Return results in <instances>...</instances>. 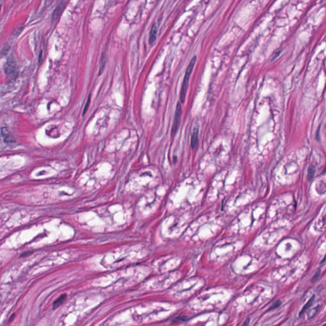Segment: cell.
<instances>
[{
  "label": "cell",
  "mask_w": 326,
  "mask_h": 326,
  "mask_svg": "<svg viewBox=\"0 0 326 326\" xmlns=\"http://www.w3.org/2000/svg\"><path fill=\"white\" fill-rule=\"evenodd\" d=\"M196 59H197V57L196 56L192 58V59L190 60L189 65L187 68V69H186L185 77L184 78L181 91H180V101H181L182 103L185 102L186 94H187V91L188 89L189 78L190 77L192 72H193V68L194 67V65L196 62Z\"/></svg>",
  "instance_id": "1"
},
{
  "label": "cell",
  "mask_w": 326,
  "mask_h": 326,
  "mask_svg": "<svg viewBox=\"0 0 326 326\" xmlns=\"http://www.w3.org/2000/svg\"><path fill=\"white\" fill-rule=\"evenodd\" d=\"M5 72L8 78L10 79H14L16 78L18 69H17L16 62L12 58H10L6 63Z\"/></svg>",
  "instance_id": "2"
},
{
  "label": "cell",
  "mask_w": 326,
  "mask_h": 326,
  "mask_svg": "<svg viewBox=\"0 0 326 326\" xmlns=\"http://www.w3.org/2000/svg\"><path fill=\"white\" fill-rule=\"evenodd\" d=\"M181 115H182V105H181V103H180V102H178L177 108H176L175 114H174L173 126H172V130H171L172 136H174V135H175L176 133L178 131L179 125L180 123V119H181Z\"/></svg>",
  "instance_id": "3"
},
{
  "label": "cell",
  "mask_w": 326,
  "mask_h": 326,
  "mask_svg": "<svg viewBox=\"0 0 326 326\" xmlns=\"http://www.w3.org/2000/svg\"><path fill=\"white\" fill-rule=\"evenodd\" d=\"M198 134H199V128L197 127H196L194 129L193 135H192V137H191V142H190L191 147L193 149L197 146V143H198Z\"/></svg>",
  "instance_id": "4"
},
{
  "label": "cell",
  "mask_w": 326,
  "mask_h": 326,
  "mask_svg": "<svg viewBox=\"0 0 326 326\" xmlns=\"http://www.w3.org/2000/svg\"><path fill=\"white\" fill-rule=\"evenodd\" d=\"M157 33H158V27L155 24H154L151 28V30L149 34V43L150 44H153L157 38Z\"/></svg>",
  "instance_id": "5"
},
{
  "label": "cell",
  "mask_w": 326,
  "mask_h": 326,
  "mask_svg": "<svg viewBox=\"0 0 326 326\" xmlns=\"http://www.w3.org/2000/svg\"><path fill=\"white\" fill-rule=\"evenodd\" d=\"M67 298V295L66 294H62L61 296H59L53 303V309H56L59 306H60L62 304L64 303V302L66 301Z\"/></svg>",
  "instance_id": "6"
},
{
  "label": "cell",
  "mask_w": 326,
  "mask_h": 326,
  "mask_svg": "<svg viewBox=\"0 0 326 326\" xmlns=\"http://www.w3.org/2000/svg\"><path fill=\"white\" fill-rule=\"evenodd\" d=\"M62 10V6L61 5L58 6V7L54 11L53 14H52V21H54L58 18V17H59V15L61 14Z\"/></svg>",
  "instance_id": "7"
},
{
  "label": "cell",
  "mask_w": 326,
  "mask_h": 326,
  "mask_svg": "<svg viewBox=\"0 0 326 326\" xmlns=\"http://www.w3.org/2000/svg\"><path fill=\"white\" fill-rule=\"evenodd\" d=\"M2 135H3V136L4 138V139H5V142H11L13 140L12 139H11V134L10 133H8L7 129H3L2 130Z\"/></svg>",
  "instance_id": "8"
},
{
  "label": "cell",
  "mask_w": 326,
  "mask_h": 326,
  "mask_svg": "<svg viewBox=\"0 0 326 326\" xmlns=\"http://www.w3.org/2000/svg\"><path fill=\"white\" fill-rule=\"evenodd\" d=\"M314 298H315V296H313L312 297V298L311 299H310V300L307 302V303L305 305V306L303 307V308H302V310L301 311V312H300V313H299V315H300V316L302 315V314L305 312V311H306L307 309H308V308H309L312 305L313 302V301H314Z\"/></svg>",
  "instance_id": "9"
},
{
  "label": "cell",
  "mask_w": 326,
  "mask_h": 326,
  "mask_svg": "<svg viewBox=\"0 0 326 326\" xmlns=\"http://www.w3.org/2000/svg\"><path fill=\"white\" fill-rule=\"evenodd\" d=\"M315 167L313 166H310L309 168H308V180H312V178L314 177V174H315Z\"/></svg>",
  "instance_id": "10"
},
{
  "label": "cell",
  "mask_w": 326,
  "mask_h": 326,
  "mask_svg": "<svg viewBox=\"0 0 326 326\" xmlns=\"http://www.w3.org/2000/svg\"><path fill=\"white\" fill-rule=\"evenodd\" d=\"M281 304H282L281 301H280V300L276 301L275 302H274V303H273V304L271 306V307L269 308L268 310H267V311H271V310H274V309H276V308H277L278 307L280 306Z\"/></svg>",
  "instance_id": "11"
},
{
  "label": "cell",
  "mask_w": 326,
  "mask_h": 326,
  "mask_svg": "<svg viewBox=\"0 0 326 326\" xmlns=\"http://www.w3.org/2000/svg\"><path fill=\"white\" fill-rule=\"evenodd\" d=\"M189 318L187 316H181V317H177L174 318L173 322H180V321H182V322H185L186 321H187V320L189 319Z\"/></svg>",
  "instance_id": "12"
},
{
  "label": "cell",
  "mask_w": 326,
  "mask_h": 326,
  "mask_svg": "<svg viewBox=\"0 0 326 326\" xmlns=\"http://www.w3.org/2000/svg\"><path fill=\"white\" fill-rule=\"evenodd\" d=\"M104 66H105V58H103V57H102L101 58V65H100V71H99V75H101L103 71V69H104Z\"/></svg>",
  "instance_id": "13"
},
{
  "label": "cell",
  "mask_w": 326,
  "mask_h": 326,
  "mask_svg": "<svg viewBox=\"0 0 326 326\" xmlns=\"http://www.w3.org/2000/svg\"><path fill=\"white\" fill-rule=\"evenodd\" d=\"M90 101H91V94L89 95L88 96V98H87V100L86 101V103H85V105L84 107V111H83V113H82V115H84L85 112H87V109H88L89 108V104H90Z\"/></svg>",
  "instance_id": "14"
},
{
  "label": "cell",
  "mask_w": 326,
  "mask_h": 326,
  "mask_svg": "<svg viewBox=\"0 0 326 326\" xmlns=\"http://www.w3.org/2000/svg\"><path fill=\"white\" fill-rule=\"evenodd\" d=\"M282 49H278V50L275 52V54L274 55H273V57H272V59H271V61H273V60L276 59V58H277L279 56H280V54L282 53Z\"/></svg>",
  "instance_id": "15"
},
{
  "label": "cell",
  "mask_w": 326,
  "mask_h": 326,
  "mask_svg": "<svg viewBox=\"0 0 326 326\" xmlns=\"http://www.w3.org/2000/svg\"><path fill=\"white\" fill-rule=\"evenodd\" d=\"M14 318H15V314L14 313V314H13V315H11V317L10 318V319H9V322H12V321H14Z\"/></svg>",
  "instance_id": "16"
},
{
  "label": "cell",
  "mask_w": 326,
  "mask_h": 326,
  "mask_svg": "<svg viewBox=\"0 0 326 326\" xmlns=\"http://www.w3.org/2000/svg\"><path fill=\"white\" fill-rule=\"evenodd\" d=\"M320 272H321V271H318L317 272V274L315 275V276L313 277V280H315V279H317V277H318V275H319V273H320Z\"/></svg>",
  "instance_id": "17"
},
{
  "label": "cell",
  "mask_w": 326,
  "mask_h": 326,
  "mask_svg": "<svg viewBox=\"0 0 326 326\" xmlns=\"http://www.w3.org/2000/svg\"><path fill=\"white\" fill-rule=\"evenodd\" d=\"M248 322H249V319H248V320H247V322H246L245 323H244V325H248Z\"/></svg>",
  "instance_id": "18"
},
{
  "label": "cell",
  "mask_w": 326,
  "mask_h": 326,
  "mask_svg": "<svg viewBox=\"0 0 326 326\" xmlns=\"http://www.w3.org/2000/svg\"><path fill=\"white\" fill-rule=\"evenodd\" d=\"M0 9H1V5H0Z\"/></svg>",
  "instance_id": "19"
}]
</instances>
